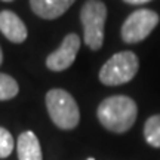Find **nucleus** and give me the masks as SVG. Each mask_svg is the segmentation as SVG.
Returning <instances> with one entry per match:
<instances>
[{
	"instance_id": "nucleus-13",
	"label": "nucleus",
	"mask_w": 160,
	"mask_h": 160,
	"mask_svg": "<svg viewBox=\"0 0 160 160\" xmlns=\"http://www.w3.org/2000/svg\"><path fill=\"white\" fill-rule=\"evenodd\" d=\"M123 2L128 3V5H144V3L151 2V0H123Z\"/></svg>"
},
{
	"instance_id": "nucleus-10",
	"label": "nucleus",
	"mask_w": 160,
	"mask_h": 160,
	"mask_svg": "<svg viewBox=\"0 0 160 160\" xmlns=\"http://www.w3.org/2000/svg\"><path fill=\"white\" fill-rule=\"evenodd\" d=\"M144 138L151 147L160 148V114L147 119L144 125Z\"/></svg>"
},
{
	"instance_id": "nucleus-9",
	"label": "nucleus",
	"mask_w": 160,
	"mask_h": 160,
	"mask_svg": "<svg viewBox=\"0 0 160 160\" xmlns=\"http://www.w3.org/2000/svg\"><path fill=\"white\" fill-rule=\"evenodd\" d=\"M17 151L19 160H43L39 139L31 131L22 132L19 135L17 142Z\"/></svg>"
},
{
	"instance_id": "nucleus-5",
	"label": "nucleus",
	"mask_w": 160,
	"mask_h": 160,
	"mask_svg": "<svg viewBox=\"0 0 160 160\" xmlns=\"http://www.w3.org/2000/svg\"><path fill=\"white\" fill-rule=\"evenodd\" d=\"M159 21L160 18L154 11L138 9L126 18V21L122 25V39L129 45L139 43L151 34Z\"/></svg>"
},
{
	"instance_id": "nucleus-7",
	"label": "nucleus",
	"mask_w": 160,
	"mask_h": 160,
	"mask_svg": "<svg viewBox=\"0 0 160 160\" xmlns=\"http://www.w3.org/2000/svg\"><path fill=\"white\" fill-rule=\"evenodd\" d=\"M0 31L8 40L13 43H22L27 39V27L22 19L12 11L0 12Z\"/></svg>"
},
{
	"instance_id": "nucleus-1",
	"label": "nucleus",
	"mask_w": 160,
	"mask_h": 160,
	"mask_svg": "<svg viewBox=\"0 0 160 160\" xmlns=\"http://www.w3.org/2000/svg\"><path fill=\"white\" fill-rule=\"evenodd\" d=\"M138 114V107L132 98L114 95L105 98L97 111L98 120L110 132L123 133L131 129Z\"/></svg>"
},
{
	"instance_id": "nucleus-11",
	"label": "nucleus",
	"mask_w": 160,
	"mask_h": 160,
	"mask_svg": "<svg viewBox=\"0 0 160 160\" xmlns=\"http://www.w3.org/2000/svg\"><path fill=\"white\" fill-rule=\"evenodd\" d=\"M18 83L17 80L8 74L0 73V101H6V99H12L18 95Z\"/></svg>"
},
{
	"instance_id": "nucleus-14",
	"label": "nucleus",
	"mask_w": 160,
	"mask_h": 160,
	"mask_svg": "<svg viewBox=\"0 0 160 160\" xmlns=\"http://www.w3.org/2000/svg\"><path fill=\"white\" fill-rule=\"evenodd\" d=\"M2 61H3V53H2V49H0V64H2Z\"/></svg>"
},
{
	"instance_id": "nucleus-4",
	"label": "nucleus",
	"mask_w": 160,
	"mask_h": 160,
	"mask_svg": "<svg viewBox=\"0 0 160 160\" xmlns=\"http://www.w3.org/2000/svg\"><path fill=\"white\" fill-rule=\"evenodd\" d=\"M139 61L131 51L114 53L99 71V80L105 86H119L131 82L138 73Z\"/></svg>"
},
{
	"instance_id": "nucleus-8",
	"label": "nucleus",
	"mask_w": 160,
	"mask_h": 160,
	"mask_svg": "<svg viewBox=\"0 0 160 160\" xmlns=\"http://www.w3.org/2000/svg\"><path fill=\"white\" fill-rule=\"evenodd\" d=\"M76 0H30V6L37 17L55 19L68 11Z\"/></svg>"
},
{
	"instance_id": "nucleus-3",
	"label": "nucleus",
	"mask_w": 160,
	"mask_h": 160,
	"mask_svg": "<svg viewBox=\"0 0 160 160\" xmlns=\"http://www.w3.org/2000/svg\"><path fill=\"white\" fill-rule=\"evenodd\" d=\"M105 19H107V6L101 0H88L80 11L83 39L88 48L92 51H99L102 48Z\"/></svg>"
},
{
	"instance_id": "nucleus-6",
	"label": "nucleus",
	"mask_w": 160,
	"mask_h": 160,
	"mask_svg": "<svg viewBox=\"0 0 160 160\" xmlns=\"http://www.w3.org/2000/svg\"><path fill=\"white\" fill-rule=\"evenodd\" d=\"M80 48V37L70 33L64 37L61 46L46 58V67L52 71H64L74 62Z\"/></svg>"
},
{
	"instance_id": "nucleus-12",
	"label": "nucleus",
	"mask_w": 160,
	"mask_h": 160,
	"mask_svg": "<svg viewBox=\"0 0 160 160\" xmlns=\"http://www.w3.org/2000/svg\"><path fill=\"white\" fill-rule=\"evenodd\" d=\"M13 150V138L11 132L0 126V159H5Z\"/></svg>"
},
{
	"instance_id": "nucleus-15",
	"label": "nucleus",
	"mask_w": 160,
	"mask_h": 160,
	"mask_svg": "<svg viewBox=\"0 0 160 160\" xmlns=\"http://www.w3.org/2000/svg\"><path fill=\"white\" fill-rule=\"evenodd\" d=\"M88 160H95V159H93V157H89V159H88Z\"/></svg>"
},
{
	"instance_id": "nucleus-16",
	"label": "nucleus",
	"mask_w": 160,
	"mask_h": 160,
	"mask_svg": "<svg viewBox=\"0 0 160 160\" xmlns=\"http://www.w3.org/2000/svg\"><path fill=\"white\" fill-rule=\"evenodd\" d=\"M3 2H12V0H3Z\"/></svg>"
},
{
	"instance_id": "nucleus-2",
	"label": "nucleus",
	"mask_w": 160,
	"mask_h": 160,
	"mask_svg": "<svg viewBox=\"0 0 160 160\" xmlns=\"http://www.w3.org/2000/svg\"><path fill=\"white\" fill-rule=\"evenodd\" d=\"M46 108L52 122L64 131L74 129L80 122L76 99L64 89H52L46 93Z\"/></svg>"
}]
</instances>
